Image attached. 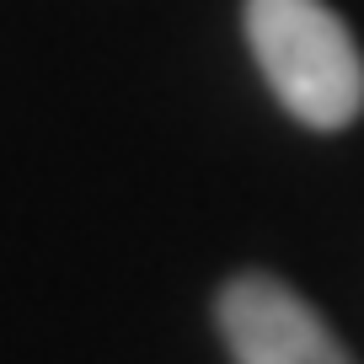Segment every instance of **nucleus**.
<instances>
[{"label": "nucleus", "mask_w": 364, "mask_h": 364, "mask_svg": "<svg viewBox=\"0 0 364 364\" xmlns=\"http://www.w3.org/2000/svg\"><path fill=\"white\" fill-rule=\"evenodd\" d=\"M247 43L300 124L348 129L364 113V54L327 0H247Z\"/></svg>", "instance_id": "nucleus-1"}, {"label": "nucleus", "mask_w": 364, "mask_h": 364, "mask_svg": "<svg viewBox=\"0 0 364 364\" xmlns=\"http://www.w3.org/2000/svg\"><path fill=\"white\" fill-rule=\"evenodd\" d=\"M220 332L236 364H353L316 306L268 273H236L220 289Z\"/></svg>", "instance_id": "nucleus-2"}]
</instances>
